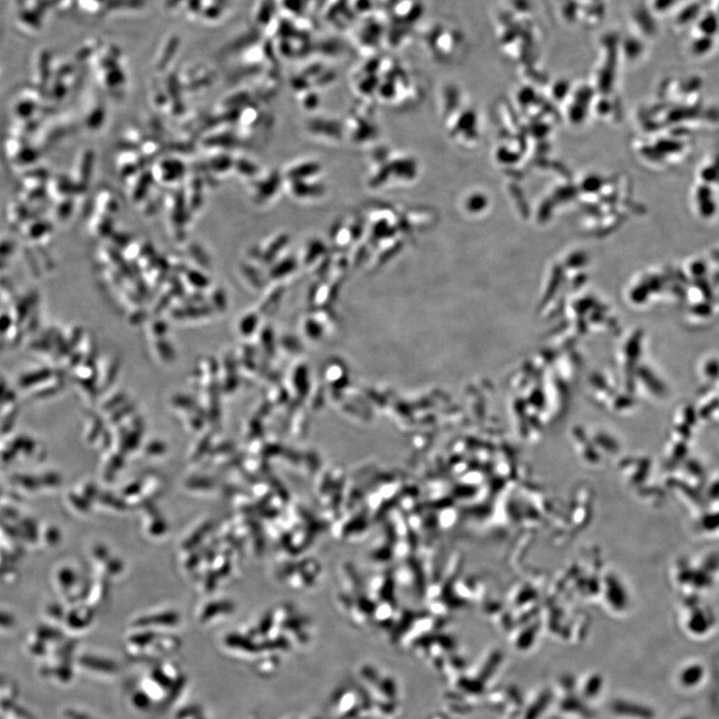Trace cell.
Listing matches in <instances>:
<instances>
[{"label":"cell","instance_id":"1","mask_svg":"<svg viewBox=\"0 0 719 719\" xmlns=\"http://www.w3.org/2000/svg\"><path fill=\"white\" fill-rule=\"evenodd\" d=\"M706 677L704 667L698 663L686 665L679 674V686L684 689H695L702 686Z\"/></svg>","mask_w":719,"mask_h":719},{"label":"cell","instance_id":"2","mask_svg":"<svg viewBox=\"0 0 719 719\" xmlns=\"http://www.w3.org/2000/svg\"><path fill=\"white\" fill-rule=\"evenodd\" d=\"M679 719H697V718H693V716H682V718H681Z\"/></svg>","mask_w":719,"mask_h":719}]
</instances>
